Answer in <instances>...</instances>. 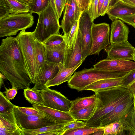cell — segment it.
<instances>
[{"mask_svg": "<svg viewBox=\"0 0 135 135\" xmlns=\"http://www.w3.org/2000/svg\"><path fill=\"white\" fill-rule=\"evenodd\" d=\"M104 131L103 128L100 130L96 131L93 133V135H104Z\"/></svg>", "mask_w": 135, "mask_h": 135, "instance_id": "cell-51", "label": "cell"}, {"mask_svg": "<svg viewBox=\"0 0 135 135\" xmlns=\"http://www.w3.org/2000/svg\"><path fill=\"white\" fill-rule=\"evenodd\" d=\"M96 100V97L95 94L90 96L78 98L72 101V104L69 112L78 110L88 107L95 103Z\"/></svg>", "mask_w": 135, "mask_h": 135, "instance_id": "cell-26", "label": "cell"}, {"mask_svg": "<svg viewBox=\"0 0 135 135\" xmlns=\"http://www.w3.org/2000/svg\"><path fill=\"white\" fill-rule=\"evenodd\" d=\"M134 107L135 108V96L134 97Z\"/></svg>", "mask_w": 135, "mask_h": 135, "instance_id": "cell-54", "label": "cell"}, {"mask_svg": "<svg viewBox=\"0 0 135 135\" xmlns=\"http://www.w3.org/2000/svg\"><path fill=\"white\" fill-rule=\"evenodd\" d=\"M105 0H99L98 7V16H100V12L102 6Z\"/></svg>", "mask_w": 135, "mask_h": 135, "instance_id": "cell-49", "label": "cell"}, {"mask_svg": "<svg viewBox=\"0 0 135 135\" xmlns=\"http://www.w3.org/2000/svg\"><path fill=\"white\" fill-rule=\"evenodd\" d=\"M0 135H22L21 130L16 122L13 110L0 114Z\"/></svg>", "mask_w": 135, "mask_h": 135, "instance_id": "cell-17", "label": "cell"}, {"mask_svg": "<svg viewBox=\"0 0 135 135\" xmlns=\"http://www.w3.org/2000/svg\"><path fill=\"white\" fill-rule=\"evenodd\" d=\"M128 88L133 97L135 96V82L127 87Z\"/></svg>", "mask_w": 135, "mask_h": 135, "instance_id": "cell-48", "label": "cell"}, {"mask_svg": "<svg viewBox=\"0 0 135 135\" xmlns=\"http://www.w3.org/2000/svg\"><path fill=\"white\" fill-rule=\"evenodd\" d=\"M81 62L71 68H65L63 64L62 65L58 73L52 79L47 82L46 86L47 88L55 86H58L69 81L73 73L81 64Z\"/></svg>", "mask_w": 135, "mask_h": 135, "instance_id": "cell-22", "label": "cell"}, {"mask_svg": "<svg viewBox=\"0 0 135 135\" xmlns=\"http://www.w3.org/2000/svg\"><path fill=\"white\" fill-rule=\"evenodd\" d=\"M109 25L105 23H93L92 30V45L89 55L99 54L110 44Z\"/></svg>", "mask_w": 135, "mask_h": 135, "instance_id": "cell-9", "label": "cell"}, {"mask_svg": "<svg viewBox=\"0 0 135 135\" xmlns=\"http://www.w3.org/2000/svg\"><path fill=\"white\" fill-rule=\"evenodd\" d=\"M16 107L21 113L26 115H37L41 114L43 112L33 107H25L17 106Z\"/></svg>", "mask_w": 135, "mask_h": 135, "instance_id": "cell-38", "label": "cell"}, {"mask_svg": "<svg viewBox=\"0 0 135 135\" xmlns=\"http://www.w3.org/2000/svg\"><path fill=\"white\" fill-rule=\"evenodd\" d=\"M10 14L9 7L5 0H0V20Z\"/></svg>", "mask_w": 135, "mask_h": 135, "instance_id": "cell-42", "label": "cell"}, {"mask_svg": "<svg viewBox=\"0 0 135 135\" xmlns=\"http://www.w3.org/2000/svg\"><path fill=\"white\" fill-rule=\"evenodd\" d=\"M135 13V6L120 0L109 9L106 14L112 21L124 16Z\"/></svg>", "mask_w": 135, "mask_h": 135, "instance_id": "cell-18", "label": "cell"}, {"mask_svg": "<svg viewBox=\"0 0 135 135\" xmlns=\"http://www.w3.org/2000/svg\"><path fill=\"white\" fill-rule=\"evenodd\" d=\"M65 40V37L64 35L56 34L50 36L42 43L45 46H55L60 44Z\"/></svg>", "mask_w": 135, "mask_h": 135, "instance_id": "cell-35", "label": "cell"}, {"mask_svg": "<svg viewBox=\"0 0 135 135\" xmlns=\"http://www.w3.org/2000/svg\"><path fill=\"white\" fill-rule=\"evenodd\" d=\"M33 50L36 68V79L43 73L45 69L46 61L45 46L42 43L35 39L34 42Z\"/></svg>", "mask_w": 135, "mask_h": 135, "instance_id": "cell-21", "label": "cell"}, {"mask_svg": "<svg viewBox=\"0 0 135 135\" xmlns=\"http://www.w3.org/2000/svg\"><path fill=\"white\" fill-rule=\"evenodd\" d=\"M93 21L88 9L80 14L78 20V30L80 33L81 40L83 61L89 55L91 48L92 45L91 30Z\"/></svg>", "mask_w": 135, "mask_h": 135, "instance_id": "cell-8", "label": "cell"}, {"mask_svg": "<svg viewBox=\"0 0 135 135\" xmlns=\"http://www.w3.org/2000/svg\"><path fill=\"white\" fill-rule=\"evenodd\" d=\"M23 94L26 100L31 104L44 106L42 97L38 90L30 88L25 89Z\"/></svg>", "mask_w": 135, "mask_h": 135, "instance_id": "cell-27", "label": "cell"}, {"mask_svg": "<svg viewBox=\"0 0 135 135\" xmlns=\"http://www.w3.org/2000/svg\"><path fill=\"white\" fill-rule=\"evenodd\" d=\"M122 1L129 3L130 4L135 6V0H122Z\"/></svg>", "mask_w": 135, "mask_h": 135, "instance_id": "cell-52", "label": "cell"}, {"mask_svg": "<svg viewBox=\"0 0 135 135\" xmlns=\"http://www.w3.org/2000/svg\"><path fill=\"white\" fill-rule=\"evenodd\" d=\"M67 0H53L54 6L57 15L59 18L61 17L62 12L64 9Z\"/></svg>", "mask_w": 135, "mask_h": 135, "instance_id": "cell-40", "label": "cell"}, {"mask_svg": "<svg viewBox=\"0 0 135 135\" xmlns=\"http://www.w3.org/2000/svg\"><path fill=\"white\" fill-rule=\"evenodd\" d=\"M8 6L10 13L19 14L29 12L27 4L17 0H5Z\"/></svg>", "mask_w": 135, "mask_h": 135, "instance_id": "cell-29", "label": "cell"}, {"mask_svg": "<svg viewBox=\"0 0 135 135\" xmlns=\"http://www.w3.org/2000/svg\"><path fill=\"white\" fill-rule=\"evenodd\" d=\"M15 105L7 98L3 93L0 92V114L7 113L12 112Z\"/></svg>", "mask_w": 135, "mask_h": 135, "instance_id": "cell-34", "label": "cell"}, {"mask_svg": "<svg viewBox=\"0 0 135 135\" xmlns=\"http://www.w3.org/2000/svg\"><path fill=\"white\" fill-rule=\"evenodd\" d=\"M134 97L122 103L100 119L99 127L120 120L124 118L134 107Z\"/></svg>", "mask_w": 135, "mask_h": 135, "instance_id": "cell-14", "label": "cell"}, {"mask_svg": "<svg viewBox=\"0 0 135 135\" xmlns=\"http://www.w3.org/2000/svg\"><path fill=\"white\" fill-rule=\"evenodd\" d=\"M34 23L31 12L10 13L0 20V37L15 35L19 31L31 27Z\"/></svg>", "mask_w": 135, "mask_h": 135, "instance_id": "cell-5", "label": "cell"}, {"mask_svg": "<svg viewBox=\"0 0 135 135\" xmlns=\"http://www.w3.org/2000/svg\"><path fill=\"white\" fill-rule=\"evenodd\" d=\"M38 15L37 25L33 32L35 39L43 43L51 35L59 34L61 28L53 0Z\"/></svg>", "mask_w": 135, "mask_h": 135, "instance_id": "cell-4", "label": "cell"}, {"mask_svg": "<svg viewBox=\"0 0 135 135\" xmlns=\"http://www.w3.org/2000/svg\"><path fill=\"white\" fill-rule=\"evenodd\" d=\"M104 50L107 53V59L134 60L135 48L128 42L120 44L111 43Z\"/></svg>", "mask_w": 135, "mask_h": 135, "instance_id": "cell-11", "label": "cell"}, {"mask_svg": "<svg viewBox=\"0 0 135 135\" xmlns=\"http://www.w3.org/2000/svg\"><path fill=\"white\" fill-rule=\"evenodd\" d=\"M28 73L34 84L36 76V68L33 50L35 39L33 32L21 30L16 37Z\"/></svg>", "mask_w": 135, "mask_h": 135, "instance_id": "cell-6", "label": "cell"}, {"mask_svg": "<svg viewBox=\"0 0 135 135\" xmlns=\"http://www.w3.org/2000/svg\"><path fill=\"white\" fill-rule=\"evenodd\" d=\"M79 8L80 14L88 9L91 0H76Z\"/></svg>", "mask_w": 135, "mask_h": 135, "instance_id": "cell-44", "label": "cell"}, {"mask_svg": "<svg viewBox=\"0 0 135 135\" xmlns=\"http://www.w3.org/2000/svg\"><path fill=\"white\" fill-rule=\"evenodd\" d=\"M95 105L90 118L85 123L86 126L99 127L100 121L103 117L117 106L133 97L129 89L122 86L94 92Z\"/></svg>", "mask_w": 135, "mask_h": 135, "instance_id": "cell-2", "label": "cell"}, {"mask_svg": "<svg viewBox=\"0 0 135 135\" xmlns=\"http://www.w3.org/2000/svg\"><path fill=\"white\" fill-rule=\"evenodd\" d=\"M52 0H29L27 4L29 12L38 14L44 9Z\"/></svg>", "mask_w": 135, "mask_h": 135, "instance_id": "cell-32", "label": "cell"}, {"mask_svg": "<svg viewBox=\"0 0 135 135\" xmlns=\"http://www.w3.org/2000/svg\"><path fill=\"white\" fill-rule=\"evenodd\" d=\"M0 71L10 82L12 88H30L32 82L26 68L16 37H7L0 46Z\"/></svg>", "mask_w": 135, "mask_h": 135, "instance_id": "cell-1", "label": "cell"}, {"mask_svg": "<svg viewBox=\"0 0 135 135\" xmlns=\"http://www.w3.org/2000/svg\"><path fill=\"white\" fill-rule=\"evenodd\" d=\"M93 67L104 71L129 72L135 70V62L130 60L106 59L98 62Z\"/></svg>", "mask_w": 135, "mask_h": 135, "instance_id": "cell-12", "label": "cell"}, {"mask_svg": "<svg viewBox=\"0 0 135 135\" xmlns=\"http://www.w3.org/2000/svg\"><path fill=\"white\" fill-rule=\"evenodd\" d=\"M102 127L104 131V135H122L124 131L123 123L120 120Z\"/></svg>", "mask_w": 135, "mask_h": 135, "instance_id": "cell-30", "label": "cell"}, {"mask_svg": "<svg viewBox=\"0 0 135 135\" xmlns=\"http://www.w3.org/2000/svg\"><path fill=\"white\" fill-rule=\"evenodd\" d=\"M78 20H76L74 23L70 32L65 37L67 45L70 48L71 47L76 38L78 30Z\"/></svg>", "mask_w": 135, "mask_h": 135, "instance_id": "cell-36", "label": "cell"}, {"mask_svg": "<svg viewBox=\"0 0 135 135\" xmlns=\"http://www.w3.org/2000/svg\"><path fill=\"white\" fill-rule=\"evenodd\" d=\"M134 61L135 62V53L134 55Z\"/></svg>", "mask_w": 135, "mask_h": 135, "instance_id": "cell-55", "label": "cell"}, {"mask_svg": "<svg viewBox=\"0 0 135 135\" xmlns=\"http://www.w3.org/2000/svg\"><path fill=\"white\" fill-rule=\"evenodd\" d=\"M124 131L129 135H135V108L134 107L126 117L120 120Z\"/></svg>", "mask_w": 135, "mask_h": 135, "instance_id": "cell-28", "label": "cell"}, {"mask_svg": "<svg viewBox=\"0 0 135 135\" xmlns=\"http://www.w3.org/2000/svg\"><path fill=\"white\" fill-rule=\"evenodd\" d=\"M103 129L102 127H94L86 126L70 129L65 132L63 135H88L92 134L95 132Z\"/></svg>", "mask_w": 135, "mask_h": 135, "instance_id": "cell-33", "label": "cell"}, {"mask_svg": "<svg viewBox=\"0 0 135 135\" xmlns=\"http://www.w3.org/2000/svg\"></svg>", "mask_w": 135, "mask_h": 135, "instance_id": "cell-56", "label": "cell"}, {"mask_svg": "<svg viewBox=\"0 0 135 135\" xmlns=\"http://www.w3.org/2000/svg\"><path fill=\"white\" fill-rule=\"evenodd\" d=\"M62 64L46 62L45 70L41 74L35 79L34 85L32 89L41 90L47 88L46 86V83L56 76Z\"/></svg>", "mask_w": 135, "mask_h": 135, "instance_id": "cell-15", "label": "cell"}, {"mask_svg": "<svg viewBox=\"0 0 135 135\" xmlns=\"http://www.w3.org/2000/svg\"><path fill=\"white\" fill-rule=\"evenodd\" d=\"M65 124L56 123L35 129L21 130L22 135H42L45 133L54 131H64L63 128Z\"/></svg>", "mask_w": 135, "mask_h": 135, "instance_id": "cell-25", "label": "cell"}, {"mask_svg": "<svg viewBox=\"0 0 135 135\" xmlns=\"http://www.w3.org/2000/svg\"><path fill=\"white\" fill-rule=\"evenodd\" d=\"M123 77L101 80L85 87L83 90H90L94 92L104 89L122 86L124 82Z\"/></svg>", "mask_w": 135, "mask_h": 135, "instance_id": "cell-23", "label": "cell"}, {"mask_svg": "<svg viewBox=\"0 0 135 135\" xmlns=\"http://www.w3.org/2000/svg\"><path fill=\"white\" fill-rule=\"evenodd\" d=\"M99 0H91L88 8L89 14L94 21L98 17V12Z\"/></svg>", "mask_w": 135, "mask_h": 135, "instance_id": "cell-37", "label": "cell"}, {"mask_svg": "<svg viewBox=\"0 0 135 135\" xmlns=\"http://www.w3.org/2000/svg\"><path fill=\"white\" fill-rule=\"evenodd\" d=\"M32 106L49 116L58 123L65 124L75 120L69 112L36 104H32Z\"/></svg>", "mask_w": 135, "mask_h": 135, "instance_id": "cell-20", "label": "cell"}, {"mask_svg": "<svg viewBox=\"0 0 135 135\" xmlns=\"http://www.w3.org/2000/svg\"><path fill=\"white\" fill-rule=\"evenodd\" d=\"M75 14V20H78L80 15L79 8L76 0H67Z\"/></svg>", "mask_w": 135, "mask_h": 135, "instance_id": "cell-43", "label": "cell"}, {"mask_svg": "<svg viewBox=\"0 0 135 135\" xmlns=\"http://www.w3.org/2000/svg\"><path fill=\"white\" fill-rule=\"evenodd\" d=\"M13 112L17 124L21 130L36 129L57 123L44 113L37 115H25L19 111L16 105Z\"/></svg>", "mask_w": 135, "mask_h": 135, "instance_id": "cell-7", "label": "cell"}, {"mask_svg": "<svg viewBox=\"0 0 135 135\" xmlns=\"http://www.w3.org/2000/svg\"><path fill=\"white\" fill-rule=\"evenodd\" d=\"M118 19L135 28V13L120 17Z\"/></svg>", "mask_w": 135, "mask_h": 135, "instance_id": "cell-46", "label": "cell"}, {"mask_svg": "<svg viewBox=\"0 0 135 135\" xmlns=\"http://www.w3.org/2000/svg\"><path fill=\"white\" fill-rule=\"evenodd\" d=\"M66 46L65 40L58 45L51 46H45L46 61L63 64Z\"/></svg>", "mask_w": 135, "mask_h": 135, "instance_id": "cell-19", "label": "cell"}, {"mask_svg": "<svg viewBox=\"0 0 135 135\" xmlns=\"http://www.w3.org/2000/svg\"><path fill=\"white\" fill-rule=\"evenodd\" d=\"M38 90L42 97L44 106L62 111L69 112L72 101L60 92L49 88Z\"/></svg>", "mask_w": 135, "mask_h": 135, "instance_id": "cell-10", "label": "cell"}, {"mask_svg": "<svg viewBox=\"0 0 135 135\" xmlns=\"http://www.w3.org/2000/svg\"><path fill=\"white\" fill-rule=\"evenodd\" d=\"M110 0H105L102 8L100 16H104L108 10Z\"/></svg>", "mask_w": 135, "mask_h": 135, "instance_id": "cell-47", "label": "cell"}, {"mask_svg": "<svg viewBox=\"0 0 135 135\" xmlns=\"http://www.w3.org/2000/svg\"><path fill=\"white\" fill-rule=\"evenodd\" d=\"M86 126L85 123L79 120H75L64 125L63 129L64 132L66 131Z\"/></svg>", "mask_w": 135, "mask_h": 135, "instance_id": "cell-39", "label": "cell"}, {"mask_svg": "<svg viewBox=\"0 0 135 135\" xmlns=\"http://www.w3.org/2000/svg\"><path fill=\"white\" fill-rule=\"evenodd\" d=\"M64 15L62 20L61 28L63 30L64 35L66 37L70 31L76 21L74 12L67 1L64 9Z\"/></svg>", "mask_w": 135, "mask_h": 135, "instance_id": "cell-24", "label": "cell"}, {"mask_svg": "<svg viewBox=\"0 0 135 135\" xmlns=\"http://www.w3.org/2000/svg\"><path fill=\"white\" fill-rule=\"evenodd\" d=\"M129 72L106 71L94 67L84 69L75 72L68 81V85L70 88L80 91L89 85L99 80L123 77Z\"/></svg>", "mask_w": 135, "mask_h": 135, "instance_id": "cell-3", "label": "cell"}, {"mask_svg": "<svg viewBox=\"0 0 135 135\" xmlns=\"http://www.w3.org/2000/svg\"><path fill=\"white\" fill-rule=\"evenodd\" d=\"M123 79L124 83L122 86L127 87L135 82V70L129 72Z\"/></svg>", "mask_w": 135, "mask_h": 135, "instance_id": "cell-41", "label": "cell"}, {"mask_svg": "<svg viewBox=\"0 0 135 135\" xmlns=\"http://www.w3.org/2000/svg\"><path fill=\"white\" fill-rule=\"evenodd\" d=\"M19 1L25 3L27 4L29 0H17Z\"/></svg>", "mask_w": 135, "mask_h": 135, "instance_id": "cell-53", "label": "cell"}, {"mask_svg": "<svg viewBox=\"0 0 135 135\" xmlns=\"http://www.w3.org/2000/svg\"><path fill=\"white\" fill-rule=\"evenodd\" d=\"M119 0H110L108 10L115 5Z\"/></svg>", "mask_w": 135, "mask_h": 135, "instance_id": "cell-50", "label": "cell"}, {"mask_svg": "<svg viewBox=\"0 0 135 135\" xmlns=\"http://www.w3.org/2000/svg\"><path fill=\"white\" fill-rule=\"evenodd\" d=\"M110 43L120 44L128 42L129 28L123 21L118 19L111 24Z\"/></svg>", "mask_w": 135, "mask_h": 135, "instance_id": "cell-16", "label": "cell"}, {"mask_svg": "<svg viewBox=\"0 0 135 135\" xmlns=\"http://www.w3.org/2000/svg\"><path fill=\"white\" fill-rule=\"evenodd\" d=\"M5 91L4 92L7 98L9 100H12L14 99L17 93L18 89L15 88L7 89L4 86Z\"/></svg>", "mask_w": 135, "mask_h": 135, "instance_id": "cell-45", "label": "cell"}, {"mask_svg": "<svg viewBox=\"0 0 135 135\" xmlns=\"http://www.w3.org/2000/svg\"><path fill=\"white\" fill-rule=\"evenodd\" d=\"M82 47L80 33L78 30L76 38L71 47L67 45L63 64L67 68H73L83 62Z\"/></svg>", "mask_w": 135, "mask_h": 135, "instance_id": "cell-13", "label": "cell"}, {"mask_svg": "<svg viewBox=\"0 0 135 135\" xmlns=\"http://www.w3.org/2000/svg\"><path fill=\"white\" fill-rule=\"evenodd\" d=\"M95 105V102L85 108L69 112L75 120L86 121L90 117Z\"/></svg>", "mask_w": 135, "mask_h": 135, "instance_id": "cell-31", "label": "cell"}]
</instances>
